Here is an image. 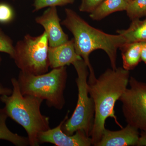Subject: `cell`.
<instances>
[{
    "instance_id": "ba28073f",
    "label": "cell",
    "mask_w": 146,
    "mask_h": 146,
    "mask_svg": "<svg viewBox=\"0 0 146 146\" xmlns=\"http://www.w3.org/2000/svg\"><path fill=\"white\" fill-rule=\"evenodd\" d=\"M69 111L59 125L49 129L39 134V144L50 143L57 146H90L92 145L91 138L82 130H78L72 135H68L62 130L63 123L68 118Z\"/></svg>"
},
{
    "instance_id": "9a60e30c",
    "label": "cell",
    "mask_w": 146,
    "mask_h": 146,
    "mask_svg": "<svg viewBox=\"0 0 146 146\" xmlns=\"http://www.w3.org/2000/svg\"><path fill=\"white\" fill-rule=\"evenodd\" d=\"M5 109L0 108V140L9 141L18 146H26L29 144L28 137L20 136L11 131L6 125L8 117Z\"/></svg>"
},
{
    "instance_id": "5bb4252c",
    "label": "cell",
    "mask_w": 146,
    "mask_h": 146,
    "mask_svg": "<svg viewBox=\"0 0 146 146\" xmlns=\"http://www.w3.org/2000/svg\"><path fill=\"white\" fill-rule=\"evenodd\" d=\"M118 34L123 36L126 44L138 42H146V18L132 21L129 27L125 30H119Z\"/></svg>"
},
{
    "instance_id": "484cf974",
    "label": "cell",
    "mask_w": 146,
    "mask_h": 146,
    "mask_svg": "<svg viewBox=\"0 0 146 146\" xmlns=\"http://www.w3.org/2000/svg\"><path fill=\"white\" fill-rule=\"evenodd\" d=\"M12 1H14V0H12Z\"/></svg>"
},
{
    "instance_id": "ffe728a7",
    "label": "cell",
    "mask_w": 146,
    "mask_h": 146,
    "mask_svg": "<svg viewBox=\"0 0 146 146\" xmlns=\"http://www.w3.org/2000/svg\"><path fill=\"white\" fill-rule=\"evenodd\" d=\"M104 0H81L79 6L81 12L91 13Z\"/></svg>"
},
{
    "instance_id": "3957f363",
    "label": "cell",
    "mask_w": 146,
    "mask_h": 146,
    "mask_svg": "<svg viewBox=\"0 0 146 146\" xmlns=\"http://www.w3.org/2000/svg\"><path fill=\"white\" fill-rule=\"evenodd\" d=\"M11 82L12 94L0 97L5 106L4 109L8 117L25 129L30 145L39 146V134L50 129L49 118L42 115L40 111L44 100L30 95H23L16 78L11 79Z\"/></svg>"
},
{
    "instance_id": "5b68a950",
    "label": "cell",
    "mask_w": 146,
    "mask_h": 146,
    "mask_svg": "<svg viewBox=\"0 0 146 146\" xmlns=\"http://www.w3.org/2000/svg\"><path fill=\"white\" fill-rule=\"evenodd\" d=\"M72 65L77 74L76 80L78 90L77 103L72 116L63 123L61 128L68 135H73L77 131L82 130L90 137L94 124L95 106L88 91L89 68L82 59L77 60Z\"/></svg>"
},
{
    "instance_id": "d6986e66",
    "label": "cell",
    "mask_w": 146,
    "mask_h": 146,
    "mask_svg": "<svg viewBox=\"0 0 146 146\" xmlns=\"http://www.w3.org/2000/svg\"><path fill=\"white\" fill-rule=\"evenodd\" d=\"M14 16V11L10 5L4 3H0V23H8L12 21Z\"/></svg>"
},
{
    "instance_id": "8fae6325",
    "label": "cell",
    "mask_w": 146,
    "mask_h": 146,
    "mask_svg": "<svg viewBox=\"0 0 146 146\" xmlns=\"http://www.w3.org/2000/svg\"><path fill=\"white\" fill-rule=\"evenodd\" d=\"M48 58L50 68L54 69L72 64L82 58L76 52L73 39L56 46H49Z\"/></svg>"
},
{
    "instance_id": "6da1fadb",
    "label": "cell",
    "mask_w": 146,
    "mask_h": 146,
    "mask_svg": "<svg viewBox=\"0 0 146 146\" xmlns=\"http://www.w3.org/2000/svg\"><path fill=\"white\" fill-rule=\"evenodd\" d=\"M65 13L66 17L61 24L73 34L76 52L88 66V83H92L97 79L89 58V55L94 50L104 51L109 57L112 69L116 70L117 50L126 44L123 36L108 34L93 27L72 9H65Z\"/></svg>"
},
{
    "instance_id": "9c48e42d",
    "label": "cell",
    "mask_w": 146,
    "mask_h": 146,
    "mask_svg": "<svg viewBox=\"0 0 146 146\" xmlns=\"http://www.w3.org/2000/svg\"><path fill=\"white\" fill-rule=\"evenodd\" d=\"M35 21L44 29L49 46H58L69 40L68 35L63 31L60 26V19L56 7H49L42 16L35 18Z\"/></svg>"
},
{
    "instance_id": "44dd1931",
    "label": "cell",
    "mask_w": 146,
    "mask_h": 146,
    "mask_svg": "<svg viewBox=\"0 0 146 146\" xmlns=\"http://www.w3.org/2000/svg\"><path fill=\"white\" fill-rule=\"evenodd\" d=\"M137 146H146V130H141Z\"/></svg>"
},
{
    "instance_id": "7c38bea8",
    "label": "cell",
    "mask_w": 146,
    "mask_h": 146,
    "mask_svg": "<svg viewBox=\"0 0 146 146\" xmlns=\"http://www.w3.org/2000/svg\"><path fill=\"white\" fill-rule=\"evenodd\" d=\"M142 42H134L124 45L120 48L121 51L123 68L126 70H133L141 61Z\"/></svg>"
},
{
    "instance_id": "4fadbf2b",
    "label": "cell",
    "mask_w": 146,
    "mask_h": 146,
    "mask_svg": "<svg viewBox=\"0 0 146 146\" xmlns=\"http://www.w3.org/2000/svg\"><path fill=\"white\" fill-rule=\"evenodd\" d=\"M128 3L126 0H104L89 16L94 21H101L114 12L125 11Z\"/></svg>"
},
{
    "instance_id": "7402d4cb",
    "label": "cell",
    "mask_w": 146,
    "mask_h": 146,
    "mask_svg": "<svg viewBox=\"0 0 146 146\" xmlns=\"http://www.w3.org/2000/svg\"><path fill=\"white\" fill-rule=\"evenodd\" d=\"M12 90L10 88L5 87L0 83V96L2 95H10L12 94Z\"/></svg>"
},
{
    "instance_id": "2e32d148",
    "label": "cell",
    "mask_w": 146,
    "mask_h": 146,
    "mask_svg": "<svg viewBox=\"0 0 146 146\" xmlns=\"http://www.w3.org/2000/svg\"><path fill=\"white\" fill-rule=\"evenodd\" d=\"M125 11L131 21L146 17V0H133L128 3Z\"/></svg>"
},
{
    "instance_id": "d4e9b609",
    "label": "cell",
    "mask_w": 146,
    "mask_h": 146,
    "mask_svg": "<svg viewBox=\"0 0 146 146\" xmlns=\"http://www.w3.org/2000/svg\"><path fill=\"white\" fill-rule=\"evenodd\" d=\"M2 59L1 58L0 56V65H1V62Z\"/></svg>"
},
{
    "instance_id": "30bf717a",
    "label": "cell",
    "mask_w": 146,
    "mask_h": 146,
    "mask_svg": "<svg viewBox=\"0 0 146 146\" xmlns=\"http://www.w3.org/2000/svg\"><path fill=\"white\" fill-rule=\"evenodd\" d=\"M118 131L105 129L99 142L95 146H137L140 132L139 129L127 124Z\"/></svg>"
},
{
    "instance_id": "e0dca14e",
    "label": "cell",
    "mask_w": 146,
    "mask_h": 146,
    "mask_svg": "<svg viewBox=\"0 0 146 146\" xmlns=\"http://www.w3.org/2000/svg\"><path fill=\"white\" fill-rule=\"evenodd\" d=\"M75 0H35L33 4V11H38L47 7L62 6L73 4Z\"/></svg>"
},
{
    "instance_id": "cb8c5ba5",
    "label": "cell",
    "mask_w": 146,
    "mask_h": 146,
    "mask_svg": "<svg viewBox=\"0 0 146 146\" xmlns=\"http://www.w3.org/2000/svg\"><path fill=\"white\" fill-rule=\"evenodd\" d=\"M128 3L132 1L133 0H126Z\"/></svg>"
},
{
    "instance_id": "7a4b0ae2",
    "label": "cell",
    "mask_w": 146,
    "mask_h": 146,
    "mask_svg": "<svg viewBox=\"0 0 146 146\" xmlns=\"http://www.w3.org/2000/svg\"><path fill=\"white\" fill-rule=\"evenodd\" d=\"M129 78V71L119 67L116 70L107 69L94 82L88 84L89 96L95 106L94 124L90 136L93 145L101 139L108 117L114 119L122 128L115 115V106L127 88Z\"/></svg>"
},
{
    "instance_id": "277c9868",
    "label": "cell",
    "mask_w": 146,
    "mask_h": 146,
    "mask_svg": "<svg viewBox=\"0 0 146 146\" xmlns=\"http://www.w3.org/2000/svg\"><path fill=\"white\" fill-rule=\"evenodd\" d=\"M67 78L65 66L53 69L49 72L38 75L21 71L17 80L23 95L37 97L46 100L49 107L61 110L65 103L64 91Z\"/></svg>"
},
{
    "instance_id": "8992f818",
    "label": "cell",
    "mask_w": 146,
    "mask_h": 146,
    "mask_svg": "<svg viewBox=\"0 0 146 146\" xmlns=\"http://www.w3.org/2000/svg\"><path fill=\"white\" fill-rule=\"evenodd\" d=\"M49 43L45 31L39 36L27 34L15 46L13 59L21 72L31 74L48 72L49 67Z\"/></svg>"
},
{
    "instance_id": "ac0fdd59",
    "label": "cell",
    "mask_w": 146,
    "mask_h": 146,
    "mask_svg": "<svg viewBox=\"0 0 146 146\" xmlns=\"http://www.w3.org/2000/svg\"><path fill=\"white\" fill-rule=\"evenodd\" d=\"M0 52H4L13 58L15 54V46L12 40L0 28Z\"/></svg>"
},
{
    "instance_id": "603a6c76",
    "label": "cell",
    "mask_w": 146,
    "mask_h": 146,
    "mask_svg": "<svg viewBox=\"0 0 146 146\" xmlns=\"http://www.w3.org/2000/svg\"><path fill=\"white\" fill-rule=\"evenodd\" d=\"M141 56V61L146 64V42H142Z\"/></svg>"
},
{
    "instance_id": "52a82bcc",
    "label": "cell",
    "mask_w": 146,
    "mask_h": 146,
    "mask_svg": "<svg viewBox=\"0 0 146 146\" xmlns=\"http://www.w3.org/2000/svg\"><path fill=\"white\" fill-rule=\"evenodd\" d=\"M130 88H127L119 100L122 104V112L127 124L146 130V83L131 76Z\"/></svg>"
}]
</instances>
